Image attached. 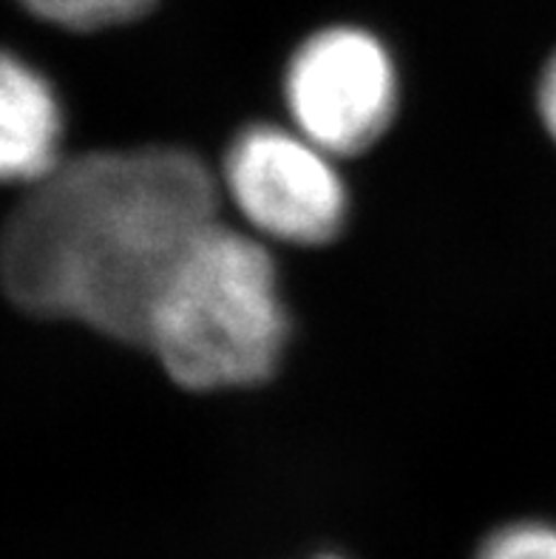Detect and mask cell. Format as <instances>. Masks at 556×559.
Returning <instances> with one entry per match:
<instances>
[{
	"mask_svg": "<svg viewBox=\"0 0 556 559\" xmlns=\"http://www.w3.org/2000/svg\"><path fill=\"white\" fill-rule=\"evenodd\" d=\"M216 211L211 168L179 145L63 159L0 227V287L23 312L142 344L165 278Z\"/></svg>",
	"mask_w": 556,
	"mask_h": 559,
	"instance_id": "obj_1",
	"label": "cell"
},
{
	"mask_svg": "<svg viewBox=\"0 0 556 559\" xmlns=\"http://www.w3.org/2000/svg\"><path fill=\"white\" fill-rule=\"evenodd\" d=\"M287 333L279 270L264 241L216 222L165 278L142 344L179 386L222 392L268 381Z\"/></svg>",
	"mask_w": 556,
	"mask_h": 559,
	"instance_id": "obj_2",
	"label": "cell"
},
{
	"mask_svg": "<svg viewBox=\"0 0 556 559\" xmlns=\"http://www.w3.org/2000/svg\"><path fill=\"white\" fill-rule=\"evenodd\" d=\"M222 185L259 239L318 248L344 230L350 191L335 156L298 128L259 122L233 136Z\"/></svg>",
	"mask_w": 556,
	"mask_h": 559,
	"instance_id": "obj_3",
	"label": "cell"
},
{
	"mask_svg": "<svg viewBox=\"0 0 556 559\" xmlns=\"http://www.w3.org/2000/svg\"><path fill=\"white\" fill-rule=\"evenodd\" d=\"M284 103L289 126L327 154L335 159L364 154L398 114V69L387 46L364 28H324L289 57Z\"/></svg>",
	"mask_w": 556,
	"mask_h": 559,
	"instance_id": "obj_4",
	"label": "cell"
},
{
	"mask_svg": "<svg viewBox=\"0 0 556 559\" xmlns=\"http://www.w3.org/2000/svg\"><path fill=\"white\" fill-rule=\"evenodd\" d=\"M63 103L23 57L0 49V182L35 185L63 163Z\"/></svg>",
	"mask_w": 556,
	"mask_h": 559,
	"instance_id": "obj_5",
	"label": "cell"
},
{
	"mask_svg": "<svg viewBox=\"0 0 556 559\" xmlns=\"http://www.w3.org/2000/svg\"><path fill=\"white\" fill-rule=\"evenodd\" d=\"M46 23L71 32H97L131 23L154 7V0H17Z\"/></svg>",
	"mask_w": 556,
	"mask_h": 559,
	"instance_id": "obj_6",
	"label": "cell"
},
{
	"mask_svg": "<svg viewBox=\"0 0 556 559\" xmlns=\"http://www.w3.org/2000/svg\"><path fill=\"white\" fill-rule=\"evenodd\" d=\"M477 559H556V525L540 520L506 525L483 543Z\"/></svg>",
	"mask_w": 556,
	"mask_h": 559,
	"instance_id": "obj_7",
	"label": "cell"
},
{
	"mask_svg": "<svg viewBox=\"0 0 556 559\" xmlns=\"http://www.w3.org/2000/svg\"><path fill=\"white\" fill-rule=\"evenodd\" d=\"M536 111H540V122H543L545 134L556 145V51L548 57L543 74H540V85H536Z\"/></svg>",
	"mask_w": 556,
	"mask_h": 559,
	"instance_id": "obj_8",
	"label": "cell"
},
{
	"mask_svg": "<svg viewBox=\"0 0 556 559\" xmlns=\"http://www.w3.org/2000/svg\"><path fill=\"white\" fill-rule=\"evenodd\" d=\"M318 559H344V557H339V554H324V557H318Z\"/></svg>",
	"mask_w": 556,
	"mask_h": 559,
	"instance_id": "obj_9",
	"label": "cell"
}]
</instances>
